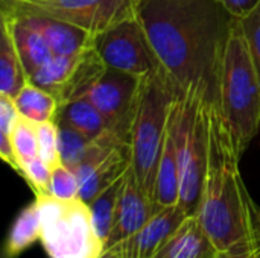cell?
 <instances>
[{
    "label": "cell",
    "mask_w": 260,
    "mask_h": 258,
    "mask_svg": "<svg viewBox=\"0 0 260 258\" xmlns=\"http://www.w3.org/2000/svg\"><path fill=\"white\" fill-rule=\"evenodd\" d=\"M49 195L61 201H73L79 198V181L70 167L59 163L52 169Z\"/></svg>",
    "instance_id": "cb8c5ba5"
},
{
    "label": "cell",
    "mask_w": 260,
    "mask_h": 258,
    "mask_svg": "<svg viewBox=\"0 0 260 258\" xmlns=\"http://www.w3.org/2000/svg\"><path fill=\"white\" fill-rule=\"evenodd\" d=\"M158 210L161 208H158L155 202L143 193L133 169L129 167L120 192L114 225L105 243V251L119 246L122 242L139 233Z\"/></svg>",
    "instance_id": "30bf717a"
},
{
    "label": "cell",
    "mask_w": 260,
    "mask_h": 258,
    "mask_svg": "<svg viewBox=\"0 0 260 258\" xmlns=\"http://www.w3.org/2000/svg\"><path fill=\"white\" fill-rule=\"evenodd\" d=\"M242 154L218 106H209V163L197 217L219 252L260 237L254 207L239 169Z\"/></svg>",
    "instance_id": "7a4b0ae2"
},
{
    "label": "cell",
    "mask_w": 260,
    "mask_h": 258,
    "mask_svg": "<svg viewBox=\"0 0 260 258\" xmlns=\"http://www.w3.org/2000/svg\"><path fill=\"white\" fill-rule=\"evenodd\" d=\"M125 176H122L119 181H116L113 186H110L107 190H104L101 195H98L88 204L91 217H93V224H94V230H96L99 239L104 242V245L107 243V239L114 225L120 192L125 184Z\"/></svg>",
    "instance_id": "44dd1931"
},
{
    "label": "cell",
    "mask_w": 260,
    "mask_h": 258,
    "mask_svg": "<svg viewBox=\"0 0 260 258\" xmlns=\"http://www.w3.org/2000/svg\"><path fill=\"white\" fill-rule=\"evenodd\" d=\"M94 50L107 67L137 78L163 70L136 15L98 33Z\"/></svg>",
    "instance_id": "ba28073f"
},
{
    "label": "cell",
    "mask_w": 260,
    "mask_h": 258,
    "mask_svg": "<svg viewBox=\"0 0 260 258\" xmlns=\"http://www.w3.org/2000/svg\"><path fill=\"white\" fill-rule=\"evenodd\" d=\"M140 81L142 78L105 67L82 96L104 114L110 129L128 144Z\"/></svg>",
    "instance_id": "9c48e42d"
},
{
    "label": "cell",
    "mask_w": 260,
    "mask_h": 258,
    "mask_svg": "<svg viewBox=\"0 0 260 258\" xmlns=\"http://www.w3.org/2000/svg\"><path fill=\"white\" fill-rule=\"evenodd\" d=\"M41 219L40 242L49 258H101L105 245L99 239L88 204L61 201L50 195H37Z\"/></svg>",
    "instance_id": "8992f818"
},
{
    "label": "cell",
    "mask_w": 260,
    "mask_h": 258,
    "mask_svg": "<svg viewBox=\"0 0 260 258\" xmlns=\"http://www.w3.org/2000/svg\"><path fill=\"white\" fill-rule=\"evenodd\" d=\"M2 9L40 14L94 35L136 15V0H0Z\"/></svg>",
    "instance_id": "52a82bcc"
},
{
    "label": "cell",
    "mask_w": 260,
    "mask_h": 258,
    "mask_svg": "<svg viewBox=\"0 0 260 258\" xmlns=\"http://www.w3.org/2000/svg\"><path fill=\"white\" fill-rule=\"evenodd\" d=\"M180 169L178 205L197 216L209 163V105L197 97H177L169 116Z\"/></svg>",
    "instance_id": "5b68a950"
},
{
    "label": "cell",
    "mask_w": 260,
    "mask_h": 258,
    "mask_svg": "<svg viewBox=\"0 0 260 258\" xmlns=\"http://www.w3.org/2000/svg\"><path fill=\"white\" fill-rule=\"evenodd\" d=\"M101 258H122V257H120V252H119V249H117V248H113V249H108V251H105V252L102 254V257Z\"/></svg>",
    "instance_id": "f546056e"
},
{
    "label": "cell",
    "mask_w": 260,
    "mask_h": 258,
    "mask_svg": "<svg viewBox=\"0 0 260 258\" xmlns=\"http://www.w3.org/2000/svg\"><path fill=\"white\" fill-rule=\"evenodd\" d=\"M186 217L187 214L180 205L158 210L139 233L116 246L120 252V257L152 258L180 228Z\"/></svg>",
    "instance_id": "8fae6325"
},
{
    "label": "cell",
    "mask_w": 260,
    "mask_h": 258,
    "mask_svg": "<svg viewBox=\"0 0 260 258\" xmlns=\"http://www.w3.org/2000/svg\"><path fill=\"white\" fill-rule=\"evenodd\" d=\"M56 125H58V148H59L61 163L70 167L72 170H75L94 149V146L102 137L93 140L64 123L56 122Z\"/></svg>",
    "instance_id": "7402d4cb"
},
{
    "label": "cell",
    "mask_w": 260,
    "mask_h": 258,
    "mask_svg": "<svg viewBox=\"0 0 260 258\" xmlns=\"http://www.w3.org/2000/svg\"><path fill=\"white\" fill-rule=\"evenodd\" d=\"M177 97V91L163 70L142 78L129 137L131 169L140 189L151 201H154L171 108Z\"/></svg>",
    "instance_id": "3957f363"
},
{
    "label": "cell",
    "mask_w": 260,
    "mask_h": 258,
    "mask_svg": "<svg viewBox=\"0 0 260 258\" xmlns=\"http://www.w3.org/2000/svg\"><path fill=\"white\" fill-rule=\"evenodd\" d=\"M3 11H11V9H3ZM12 12H18L24 15L27 21L43 33L52 53L56 56H72L94 49L96 35L79 26L40 14H29L20 11H12Z\"/></svg>",
    "instance_id": "7c38bea8"
},
{
    "label": "cell",
    "mask_w": 260,
    "mask_h": 258,
    "mask_svg": "<svg viewBox=\"0 0 260 258\" xmlns=\"http://www.w3.org/2000/svg\"><path fill=\"white\" fill-rule=\"evenodd\" d=\"M2 26L9 32L12 38L17 53L27 73V79L29 75H32L37 68L55 56L43 33L35 26H32L24 15L2 9Z\"/></svg>",
    "instance_id": "4fadbf2b"
},
{
    "label": "cell",
    "mask_w": 260,
    "mask_h": 258,
    "mask_svg": "<svg viewBox=\"0 0 260 258\" xmlns=\"http://www.w3.org/2000/svg\"><path fill=\"white\" fill-rule=\"evenodd\" d=\"M11 144H12L15 158L18 161V172H20V167L23 163L40 157L38 155L37 123L20 116V119L11 134Z\"/></svg>",
    "instance_id": "603a6c76"
},
{
    "label": "cell",
    "mask_w": 260,
    "mask_h": 258,
    "mask_svg": "<svg viewBox=\"0 0 260 258\" xmlns=\"http://www.w3.org/2000/svg\"><path fill=\"white\" fill-rule=\"evenodd\" d=\"M55 122L64 123L93 140L101 138L107 134H114L110 129V125L104 114L84 97L59 105Z\"/></svg>",
    "instance_id": "9a60e30c"
},
{
    "label": "cell",
    "mask_w": 260,
    "mask_h": 258,
    "mask_svg": "<svg viewBox=\"0 0 260 258\" xmlns=\"http://www.w3.org/2000/svg\"><path fill=\"white\" fill-rule=\"evenodd\" d=\"M84 53L72 56H52L46 64L29 75V82L52 93L58 99L76 75Z\"/></svg>",
    "instance_id": "e0dca14e"
},
{
    "label": "cell",
    "mask_w": 260,
    "mask_h": 258,
    "mask_svg": "<svg viewBox=\"0 0 260 258\" xmlns=\"http://www.w3.org/2000/svg\"><path fill=\"white\" fill-rule=\"evenodd\" d=\"M178 201H180V169H178L175 143L168 125V134H166L161 158L158 163L157 178H155L154 202L158 208H165V207L178 205Z\"/></svg>",
    "instance_id": "2e32d148"
},
{
    "label": "cell",
    "mask_w": 260,
    "mask_h": 258,
    "mask_svg": "<svg viewBox=\"0 0 260 258\" xmlns=\"http://www.w3.org/2000/svg\"><path fill=\"white\" fill-rule=\"evenodd\" d=\"M218 258H260V237L219 252Z\"/></svg>",
    "instance_id": "83f0119b"
},
{
    "label": "cell",
    "mask_w": 260,
    "mask_h": 258,
    "mask_svg": "<svg viewBox=\"0 0 260 258\" xmlns=\"http://www.w3.org/2000/svg\"><path fill=\"white\" fill-rule=\"evenodd\" d=\"M219 2L236 18L245 17L248 12H251L260 3V0H219Z\"/></svg>",
    "instance_id": "f1b7e54d"
},
{
    "label": "cell",
    "mask_w": 260,
    "mask_h": 258,
    "mask_svg": "<svg viewBox=\"0 0 260 258\" xmlns=\"http://www.w3.org/2000/svg\"><path fill=\"white\" fill-rule=\"evenodd\" d=\"M41 237V219L37 201L24 207L9 230L5 243V255L8 258L18 257L23 251L30 248Z\"/></svg>",
    "instance_id": "ac0fdd59"
},
{
    "label": "cell",
    "mask_w": 260,
    "mask_h": 258,
    "mask_svg": "<svg viewBox=\"0 0 260 258\" xmlns=\"http://www.w3.org/2000/svg\"><path fill=\"white\" fill-rule=\"evenodd\" d=\"M219 108L238 151L244 154L260 128V79L239 18L225 47Z\"/></svg>",
    "instance_id": "277c9868"
},
{
    "label": "cell",
    "mask_w": 260,
    "mask_h": 258,
    "mask_svg": "<svg viewBox=\"0 0 260 258\" xmlns=\"http://www.w3.org/2000/svg\"><path fill=\"white\" fill-rule=\"evenodd\" d=\"M27 73L17 53L9 32L2 26L0 33V94L15 99L27 84Z\"/></svg>",
    "instance_id": "d6986e66"
},
{
    "label": "cell",
    "mask_w": 260,
    "mask_h": 258,
    "mask_svg": "<svg viewBox=\"0 0 260 258\" xmlns=\"http://www.w3.org/2000/svg\"><path fill=\"white\" fill-rule=\"evenodd\" d=\"M37 135H38V155L50 169H53L61 163L56 122L50 120L44 123H37Z\"/></svg>",
    "instance_id": "d4e9b609"
},
{
    "label": "cell",
    "mask_w": 260,
    "mask_h": 258,
    "mask_svg": "<svg viewBox=\"0 0 260 258\" xmlns=\"http://www.w3.org/2000/svg\"><path fill=\"white\" fill-rule=\"evenodd\" d=\"M18 173L24 178V181L34 190L35 196L37 195H49L52 169L40 157L23 163Z\"/></svg>",
    "instance_id": "484cf974"
},
{
    "label": "cell",
    "mask_w": 260,
    "mask_h": 258,
    "mask_svg": "<svg viewBox=\"0 0 260 258\" xmlns=\"http://www.w3.org/2000/svg\"><path fill=\"white\" fill-rule=\"evenodd\" d=\"M14 103L20 116L35 123L55 120L59 109V102L52 93L34 85L29 81L21 88V91L15 96Z\"/></svg>",
    "instance_id": "ffe728a7"
},
{
    "label": "cell",
    "mask_w": 260,
    "mask_h": 258,
    "mask_svg": "<svg viewBox=\"0 0 260 258\" xmlns=\"http://www.w3.org/2000/svg\"><path fill=\"white\" fill-rule=\"evenodd\" d=\"M136 17L177 96L219 108L224 55L236 17L219 0H136Z\"/></svg>",
    "instance_id": "6da1fadb"
},
{
    "label": "cell",
    "mask_w": 260,
    "mask_h": 258,
    "mask_svg": "<svg viewBox=\"0 0 260 258\" xmlns=\"http://www.w3.org/2000/svg\"><path fill=\"white\" fill-rule=\"evenodd\" d=\"M259 228H260V210H259Z\"/></svg>",
    "instance_id": "4dcf8cb0"
},
{
    "label": "cell",
    "mask_w": 260,
    "mask_h": 258,
    "mask_svg": "<svg viewBox=\"0 0 260 258\" xmlns=\"http://www.w3.org/2000/svg\"><path fill=\"white\" fill-rule=\"evenodd\" d=\"M247 46L260 79V3L245 17L239 18Z\"/></svg>",
    "instance_id": "4316f807"
},
{
    "label": "cell",
    "mask_w": 260,
    "mask_h": 258,
    "mask_svg": "<svg viewBox=\"0 0 260 258\" xmlns=\"http://www.w3.org/2000/svg\"><path fill=\"white\" fill-rule=\"evenodd\" d=\"M215 248L197 216H187L171 239L152 258H218Z\"/></svg>",
    "instance_id": "5bb4252c"
}]
</instances>
